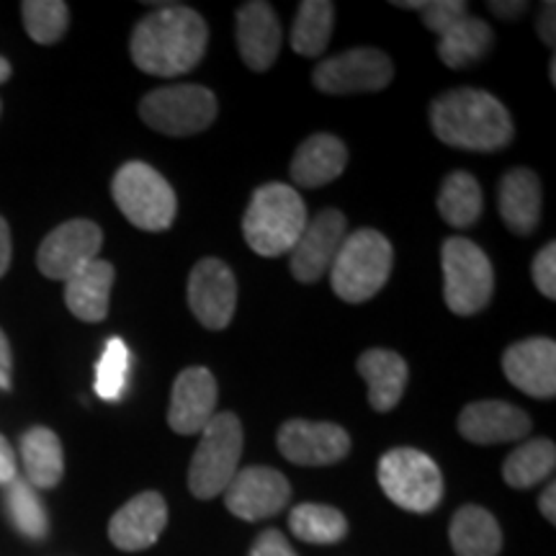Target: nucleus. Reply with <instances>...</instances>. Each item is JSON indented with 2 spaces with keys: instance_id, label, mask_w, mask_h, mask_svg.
Here are the masks:
<instances>
[{
  "instance_id": "obj_1",
  "label": "nucleus",
  "mask_w": 556,
  "mask_h": 556,
  "mask_svg": "<svg viewBox=\"0 0 556 556\" xmlns=\"http://www.w3.org/2000/svg\"><path fill=\"white\" fill-rule=\"evenodd\" d=\"M208 26L189 5H160L131 31L129 52L148 75L176 78L191 73L206 52Z\"/></svg>"
},
{
  "instance_id": "obj_2",
  "label": "nucleus",
  "mask_w": 556,
  "mask_h": 556,
  "mask_svg": "<svg viewBox=\"0 0 556 556\" xmlns=\"http://www.w3.org/2000/svg\"><path fill=\"white\" fill-rule=\"evenodd\" d=\"M430 124L443 144L492 152L513 139V122L495 96L477 88H454L430 106Z\"/></svg>"
},
{
  "instance_id": "obj_3",
  "label": "nucleus",
  "mask_w": 556,
  "mask_h": 556,
  "mask_svg": "<svg viewBox=\"0 0 556 556\" xmlns=\"http://www.w3.org/2000/svg\"><path fill=\"white\" fill-rule=\"evenodd\" d=\"M307 227V206L287 184H266L250 199L242 232L253 253L278 258L291 253Z\"/></svg>"
},
{
  "instance_id": "obj_4",
  "label": "nucleus",
  "mask_w": 556,
  "mask_h": 556,
  "mask_svg": "<svg viewBox=\"0 0 556 556\" xmlns=\"http://www.w3.org/2000/svg\"><path fill=\"white\" fill-rule=\"evenodd\" d=\"M394 266V250L377 229L345 235L330 266L332 291L348 304H364L387 287Z\"/></svg>"
},
{
  "instance_id": "obj_5",
  "label": "nucleus",
  "mask_w": 556,
  "mask_h": 556,
  "mask_svg": "<svg viewBox=\"0 0 556 556\" xmlns=\"http://www.w3.org/2000/svg\"><path fill=\"white\" fill-rule=\"evenodd\" d=\"M111 193H114L116 206L122 208L124 217L144 232H163L176 219V191L148 163L131 160L122 165L111 180Z\"/></svg>"
},
{
  "instance_id": "obj_6",
  "label": "nucleus",
  "mask_w": 556,
  "mask_h": 556,
  "mask_svg": "<svg viewBox=\"0 0 556 556\" xmlns=\"http://www.w3.org/2000/svg\"><path fill=\"white\" fill-rule=\"evenodd\" d=\"M199 435L197 454L189 467V490L199 500H212L222 495L238 475L242 426L232 413H217Z\"/></svg>"
},
{
  "instance_id": "obj_7",
  "label": "nucleus",
  "mask_w": 556,
  "mask_h": 556,
  "mask_svg": "<svg viewBox=\"0 0 556 556\" xmlns=\"http://www.w3.org/2000/svg\"><path fill=\"white\" fill-rule=\"evenodd\" d=\"M443 299L456 315H477L490 304L495 274L484 250L467 238H448L441 250Z\"/></svg>"
},
{
  "instance_id": "obj_8",
  "label": "nucleus",
  "mask_w": 556,
  "mask_h": 556,
  "mask_svg": "<svg viewBox=\"0 0 556 556\" xmlns=\"http://www.w3.org/2000/svg\"><path fill=\"white\" fill-rule=\"evenodd\" d=\"M379 484L402 510L430 513L443 500L438 464L417 448H392L379 462Z\"/></svg>"
},
{
  "instance_id": "obj_9",
  "label": "nucleus",
  "mask_w": 556,
  "mask_h": 556,
  "mask_svg": "<svg viewBox=\"0 0 556 556\" xmlns=\"http://www.w3.org/2000/svg\"><path fill=\"white\" fill-rule=\"evenodd\" d=\"M139 116L160 135H199L217 119V96L204 86L157 88L150 90L139 103Z\"/></svg>"
},
{
  "instance_id": "obj_10",
  "label": "nucleus",
  "mask_w": 556,
  "mask_h": 556,
  "mask_svg": "<svg viewBox=\"0 0 556 556\" xmlns=\"http://www.w3.org/2000/svg\"><path fill=\"white\" fill-rule=\"evenodd\" d=\"M392 78V60L374 47H356V50L323 60L312 73V83L330 96L374 93V90L387 88Z\"/></svg>"
},
{
  "instance_id": "obj_11",
  "label": "nucleus",
  "mask_w": 556,
  "mask_h": 556,
  "mask_svg": "<svg viewBox=\"0 0 556 556\" xmlns=\"http://www.w3.org/2000/svg\"><path fill=\"white\" fill-rule=\"evenodd\" d=\"M103 232L90 219H70L41 240L37 266L52 281H67L83 266L99 258Z\"/></svg>"
},
{
  "instance_id": "obj_12",
  "label": "nucleus",
  "mask_w": 556,
  "mask_h": 556,
  "mask_svg": "<svg viewBox=\"0 0 556 556\" xmlns=\"http://www.w3.org/2000/svg\"><path fill=\"white\" fill-rule=\"evenodd\" d=\"M189 307L206 330H225L238 307V278L219 258H204L191 268Z\"/></svg>"
},
{
  "instance_id": "obj_13",
  "label": "nucleus",
  "mask_w": 556,
  "mask_h": 556,
  "mask_svg": "<svg viewBox=\"0 0 556 556\" xmlns=\"http://www.w3.org/2000/svg\"><path fill=\"white\" fill-rule=\"evenodd\" d=\"M348 222L338 208H325L315 219H307L302 238L291 248V274L302 283H317L330 274L340 245L345 240Z\"/></svg>"
},
{
  "instance_id": "obj_14",
  "label": "nucleus",
  "mask_w": 556,
  "mask_h": 556,
  "mask_svg": "<svg viewBox=\"0 0 556 556\" xmlns=\"http://www.w3.org/2000/svg\"><path fill=\"white\" fill-rule=\"evenodd\" d=\"M278 451L299 467H330L351 451V435L336 422L289 420L278 430Z\"/></svg>"
},
{
  "instance_id": "obj_15",
  "label": "nucleus",
  "mask_w": 556,
  "mask_h": 556,
  "mask_svg": "<svg viewBox=\"0 0 556 556\" xmlns=\"http://www.w3.org/2000/svg\"><path fill=\"white\" fill-rule=\"evenodd\" d=\"M291 484L281 471L268 467H248L235 475L225 490V505L242 520H263L287 507Z\"/></svg>"
},
{
  "instance_id": "obj_16",
  "label": "nucleus",
  "mask_w": 556,
  "mask_h": 556,
  "mask_svg": "<svg viewBox=\"0 0 556 556\" xmlns=\"http://www.w3.org/2000/svg\"><path fill=\"white\" fill-rule=\"evenodd\" d=\"M503 371L528 397L552 400L556 394V343L552 338H528L503 353Z\"/></svg>"
},
{
  "instance_id": "obj_17",
  "label": "nucleus",
  "mask_w": 556,
  "mask_h": 556,
  "mask_svg": "<svg viewBox=\"0 0 556 556\" xmlns=\"http://www.w3.org/2000/svg\"><path fill=\"white\" fill-rule=\"evenodd\" d=\"M219 387L212 371L204 366H193L180 371L173 384L168 409V426L180 435H197L217 415Z\"/></svg>"
},
{
  "instance_id": "obj_18",
  "label": "nucleus",
  "mask_w": 556,
  "mask_h": 556,
  "mask_svg": "<svg viewBox=\"0 0 556 556\" xmlns=\"http://www.w3.org/2000/svg\"><path fill=\"white\" fill-rule=\"evenodd\" d=\"M168 526V505L157 492H142L114 513L109 523L111 544L122 552H144Z\"/></svg>"
},
{
  "instance_id": "obj_19",
  "label": "nucleus",
  "mask_w": 556,
  "mask_h": 556,
  "mask_svg": "<svg viewBox=\"0 0 556 556\" xmlns=\"http://www.w3.org/2000/svg\"><path fill=\"white\" fill-rule=\"evenodd\" d=\"M528 430H531V417L500 400L471 402L458 415V433L477 446L520 441L528 435Z\"/></svg>"
},
{
  "instance_id": "obj_20",
  "label": "nucleus",
  "mask_w": 556,
  "mask_h": 556,
  "mask_svg": "<svg viewBox=\"0 0 556 556\" xmlns=\"http://www.w3.org/2000/svg\"><path fill=\"white\" fill-rule=\"evenodd\" d=\"M238 50L245 65L255 73H266L281 50V24L276 11L263 0L240 5L238 11Z\"/></svg>"
},
{
  "instance_id": "obj_21",
  "label": "nucleus",
  "mask_w": 556,
  "mask_h": 556,
  "mask_svg": "<svg viewBox=\"0 0 556 556\" xmlns=\"http://www.w3.org/2000/svg\"><path fill=\"white\" fill-rule=\"evenodd\" d=\"M348 150L338 137L332 135H312L299 144L291 160L289 176L302 189H319L340 178L345 170Z\"/></svg>"
},
{
  "instance_id": "obj_22",
  "label": "nucleus",
  "mask_w": 556,
  "mask_h": 556,
  "mask_svg": "<svg viewBox=\"0 0 556 556\" xmlns=\"http://www.w3.org/2000/svg\"><path fill=\"white\" fill-rule=\"evenodd\" d=\"M500 217L510 232L531 235L541 222V184L539 176L528 168L507 170L500 180Z\"/></svg>"
},
{
  "instance_id": "obj_23",
  "label": "nucleus",
  "mask_w": 556,
  "mask_h": 556,
  "mask_svg": "<svg viewBox=\"0 0 556 556\" xmlns=\"http://www.w3.org/2000/svg\"><path fill=\"white\" fill-rule=\"evenodd\" d=\"M114 266L96 258L65 281V304L83 323H101L109 315V296L114 287Z\"/></svg>"
},
{
  "instance_id": "obj_24",
  "label": "nucleus",
  "mask_w": 556,
  "mask_h": 556,
  "mask_svg": "<svg viewBox=\"0 0 556 556\" xmlns=\"http://www.w3.org/2000/svg\"><path fill=\"white\" fill-rule=\"evenodd\" d=\"M358 374L368 384V402L377 413H389L397 407L407 387V364L400 353L371 348L358 358Z\"/></svg>"
},
{
  "instance_id": "obj_25",
  "label": "nucleus",
  "mask_w": 556,
  "mask_h": 556,
  "mask_svg": "<svg viewBox=\"0 0 556 556\" xmlns=\"http://www.w3.org/2000/svg\"><path fill=\"white\" fill-rule=\"evenodd\" d=\"M451 546L458 556H497L503 548V531L490 510L464 505L451 520Z\"/></svg>"
},
{
  "instance_id": "obj_26",
  "label": "nucleus",
  "mask_w": 556,
  "mask_h": 556,
  "mask_svg": "<svg viewBox=\"0 0 556 556\" xmlns=\"http://www.w3.org/2000/svg\"><path fill=\"white\" fill-rule=\"evenodd\" d=\"M21 458H24L26 482L34 490H52L60 484L65 471V454L58 433L50 428H31L21 438Z\"/></svg>"
},
{
  "instance_id": "obj_27",
  "label": "nucleus",
  "mask_w": 556,
  "mask_h": 556,
  "mask_svg": "<svg viewBox=\"0 0 556 556\" xmlns=\"http://www.w3.org/2000/svg\"><path fill=\"white\" fill-rule=\"evenodd\" d=\"M492 47V29L484 24L482 18L464 16L456 21L448 31L441 34V41H438V58H441L443 65L448 67H469L475 65L490 52Z\"/></svg>"
},
{
  "instance_id": "obj_28",
  "label": "nucleus",
  "mask_w": 556,
  "mask_h": 556,
  "mask_svg": "<svg viewBox=\"0 0 556 556\" xmlns=\"http://www.w3.org/2000/svg\"><path fill=\"white\" fill-rule=\"evenodd\" d=\"M336 24V5L328 0H304L291 26V47L302 58H319L328 50Z\"/></svg>"
},
{
  "instance_id": "obj_29",
  "label": "nucleus",
  "mask_w": 556,
  "mask_h": 556,
  "mask_svg": "<svg viewBox=\"0 0 556 556\" xmlns=\"http://www.w3.org/2000/svg\"><path fill=\"white\" fill-rule=\"evenodd\" d=\"M438 212L446 225L456 229H467L475 225L482 214V189L477 178L467 170H454L443 180L438 193Z\"/></svg>"
},
{
  "instance_id": "obj_30",
  "label": "nucleus",
  "mask_w": 556,
  "mask_h": 556,
  "mask_svg": "<svg viewBox=\"0 0 556 556\" xmlns=\"http://www.w3.org/2000/svg\"><path fill=\"white\" fill-rule=\"evenodd\" d=\"M556 467V448L546 438H533V441L523 443L505 458L503 464V479L516 490H528V486L544 482L552 477Z\"/></svg>"
},
{
  "instance_id": "obj_31",
  "label": "nucleus",
  "mask_w": 556,
  "mask_h": 556,
  "mask_svg": "<svg viewBox=\"0 0 556 556\" xmlns=\"http://www.w3.org/2000/svg\"><path fill=\"white\" fill-rule=\"evenodd\" d=\"M289 528L296 539L307 541V544L328 546L345 539L348 520L336 507L304 503L291 510Z\"/></svg>"
},
{
  "instance_id": "obj_32",
  "label": "nucleus",
  "mask_w": 556,
  "mask_h": 556,
  "mask_svg": "<svg viewBox=\"0 0 556 556\" xmlns=\"http://www.w3.org/2000/svg\"><path fill=\"white\" fill-rule=\"evenodd\" d=\"M5 510L21 536L41 541L50 531V518H47L45 505L37 495V490L26 479H13L5 492Z\"/></svg>"
},
{
  "instance_id": "obj_33",
  "label": "nucleus",
  "mask_w": 556,
  "mask_h": 556,
  "mask_svg": "<svg viewBox=\"0 0 556 556\" xmlns=\"http://www.w3.org/2000/svg\"><path fill=\"white\" fill-rule=\"evenodd\" d=\"M21 16H24L26 31L37 45L60 41L70 24V11L62 0H26L21 5Z\"/></svg>"
},
{
  "instance_id": "obj_34",
  "label": "nucleus",
  "mask_w": 556,
  "mask_h": 556,
  "mask_svg": "<svg viewBox=\"0 0 556 556\" xmlns=\"http://www.w3.org/2000/svg\"><path fill=\"white\" fill-rule=\"evenodd\" d=\"M129 348L122 338H111L96 366V394L106 402H119L129 381Z\"/></svg>"
},
{
  "instance_id": "obj_35",
  "label": "nucleus",
  "mask_w": 556,
  "mask_h": 556,
  "mask_svg": "<svg viewBox=\"0 0 556 556\" xmlns=\"http://www.w3.org/2000/svg\"><path fill=\"white\" fill-rule=\"evenodd\" d=\"M400 9H413L422 13V21L433 34L441 37L448 31L456 21H462L469 13V5L462 0H417V3H394Z\"/></svg>"
},
{
  "instance_id": "obj_36",
  "label": "nucleus",
  "mask_w": 556,
  "mask_h": 556,
  "mask_svg": "<svg viewBox=\"0 0 556 556\" xmlns=\"http://www.w3.org/2000/svg\"><path fill=\"white\" fill-rule=\"evenodd\" d=\"M533 283L546 299L556 296V245L548 242L533 258Z\"/></svg>"
},
{
  "instance_id": "obj_37",
  "label": "nucleus",
  "mask_w": 556,
  "mask_h": 556,
  "mask_svg": "<svg viewBox=\"0 0 556 556\" xmlns=\"http://www.w3.org/2000/svg\"><path fill=\"white\" fill-rule=\"evenodd\" d=\"M250 556H296V552L291 548L281 531H274V528H270V531H263L261 536L255 539L253 548H250Z\"/></svg>"
},
{
  "instance_id": "obj_38",
  "label": "nucleus",
  "mask_w": 556,
  "mask_h": 556,
  "mask_svg": "<svg viewBox=\"0 0 556 556\" xmlns=\"http://www.w3.org/2000/svg\"><path fill=\"white\" fill-rule=\"evenodd\" d=\"M16 479V454H13L11 443L0 435V484L9 486Z\"/></svg>"
},
{
  "instance_id": "obj_39",
  "label": "nucleus",
  "mask_w": 556,
  "mask_h": 556,
  "mask_svg": "<svg viewBox=\"0 0 556 556\" xmlns=\"http://www.w3.org/2000/svg\"><path fill=\"white\" fill-rule=\"evenodd\" d=\"M11 371H13V356H11V343L5 338V332L0 330V389L9 392L11 389Z\"/></svg>"
},
{
  "instance_id": "obj_40",
  "label": "nucleus",
  "mask_w": 556,
  "mask_h": 556,
  "mask_svg": "<svg viewBox=\"0 0 556 556\" xmlns=\"http://www.w3.org/2000/svg\"><path fill=\"white\" fill-rule=\"evenodd\" d=\"M556 5L554 3H544V9L539 13V37L544 45L554 47L556 34H554V16H556Z\"/></svg>"
},
{
  "instance_id": "obj_41",
  "label": "nucleus",
  "mask_w": 556,
  "mask_h": 556,
  "mask_svg": "<svg viewBox=\"0 0 556 556\" xmlns=\"http://www.w3.org/2000/svg\"><path fill=\"white\" fill-rule=\"evenodd\" d=\"M11 229H9V222L0 217V278L5 276V270L11 266Z\"/></svg>"
},
{
  "instance_id": "obj_42",
  "label": "nucleus",
  "mask_w": 556,
  "mask_h": 556,
  "mask_svg": "<svg viewBox=\"0 0 556 556\" xmlns=\"http://www.w3.org/2000/svg\"><path fill=\"white\" fill-rule=\"evenodd\" d=\"M490 11L500 18H518L528 11V3H520V0H518V3H500V0H492Z\"/></svg>"
},
{
  "instance_id": "obj_43",
  "label": "nucleus",
  "mask_w": 556,
  "mask_h": 556,
  "mask_svg": "<svg viewBox=\"0 0 556 556\" xmlns=\"http://www.w3.org/2000/svg\"><path fill=\"white\" fill-rule=\"evenodd\" d=\"M554 503H556V486L548 484L544 495L539 497V507H541V516H544L546 520H552V523L556 520V507H554Z\"/></svg>"
},
{
  "instance_id": "obj_44",
  "label": "nucleus",
  "mask_w": 556,
  "mask_h": 556,
  "mask_svg": "<svg viewBox=\"0 0 556 556\" xmlns=\"http://www.w3.org/2000/svg\"><path fill=\"white\" fill-rule=\"evenodd\" d=\"M9 78H11V62L0 58V83H5Z\"/></svg>"
}]
</instances>
